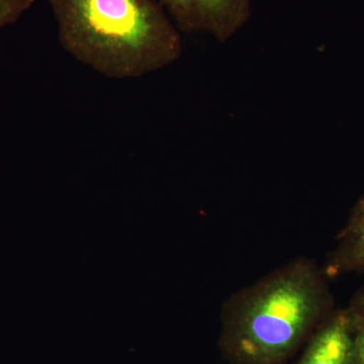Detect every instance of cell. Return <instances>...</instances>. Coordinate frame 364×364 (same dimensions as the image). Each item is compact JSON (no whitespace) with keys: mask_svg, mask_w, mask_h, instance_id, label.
<instances>
[{"mask_svg":"<svg viewBox=\"0 0 364 364\" xmlns=\"http://www.w3.org/2000/svg\"><path fill=\"white\" fill-rule=\"evenodd\" d=\"M323 267L298 257L232 294L219 348L229 364H287L335 310Z\"/></svg>","mask_w":364,"mask_h":364,"instance_id":"obj_1","label":"cell"},{"mask_svg":"<svg viewBox=\"0 0 364 364\" xmlns=\"http://www.w3.org/2000/svg\"><path fill=\"white\" fill-rule=\"evenodd\" d=\"M49 2L64 50L107 77H141L181 57L178 28L157 0Z\"/></svg>","mask_w":364,"mask_h":364,"instance_id":"obj_2","label":"cell"},{"mask_svg":"<svg viewBox=\"0 0 364 364\" xmlns=\"http://www.w3.org/2000/svg\"><path fill=\"white\" fill-rule=\"evenodd\" d=\"M179 30L224 43L247 23L252 0H157Z\"/></svg>","mask_w":364,"mask_h":364,"instance_id":"obj_3","label":"cell"},{"mask_svg":"<svg viewBox=\"0 0 364 364\" xmlns=\"http://www.w3.org/2000/svg\"><path fill=\"white\" fill-rule=\"evenodd\" d=\"M355 322L348 309L334 310L318 326L291 364H359Z\"/></svg>","mask_w":364,"mask_h":364,"instance_id":"obj_4","label":"cell"},{"mask_svg":"<svg viewBox=\"0 0 364 364\" xmlns=\"http://www.w3.org/2000/svg\"><path fill=\"white\" fill-rule=\"evenodd\" d=\"M328 279L364 272V196L352 210L323 267Z\"/></svg>","mask_w":364,"mask_h":364,"instance_id":"obj_5","label":"cell"},{"mask_svg":"<svg viewBox=\"0 0 364 364\" xmlns=\"http://www.w3.org/2000/svg\"><path fill=\"white\" fill-rule=\"evenodd\" d=\"M36 0H0V30L16 23Z\"/></svg>","mask_w":364,"mask_h":364,"instance_id":"obj_6","label":"cell"},{"mask_svg":"<svg viewBox=\"0 0 364 364\" xmlns=\"http://www.w3.org/2000/svg\"><path fill=\"white\" fill-rule=\"evenodd\" d=\"M353 318L354 322H355L354 343H355L356 355H358V363L364 364V320H358V318L354 317Z\"/></svg>","mask_w":364,"mask_h":364,"instance_id":"obj_7","label":"cell"},{"mask_svg":"<svg viewBox=\"0 0 364 364\" xmlns=\"http://www.w3.org/2000/svg\"><path fill=\"white\" fill-rule=\"evenodd\" d=\"M347 309L350 311L354 318L364 320V284L354 294Z\"/></svg>","mask_w":364,"mask_h":364,"instance_id":"obj_8","label":"cell"}]
</instances>
